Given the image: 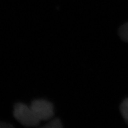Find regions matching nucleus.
I'll use <instances>...</instances> for the list:
<instances>
[{
	"label": "nucleus",
	"instance_id": "423d86ee",
	"mask_svg": "<svg viewBox=\"0 0 128 128\" xmlns=\"http://www.w3.org/2000/svg\"><path fill=\"white\" fill-rule=\"evenodd\" d=\"M13 126L8 124V123L0 121V128H12Z\"/></svg>",
	"mask_w": 128,
	"mask_h": 128
},
{
	"label": "nucleus",
	"instance_id": "f03ea898",
	"mask_svg": "<svg viewBox=\"0 0 128 128\" xmlns=\"http://www.w3.org/2000/svg\"><path fill=\"white\" fill-rule=\"evenodd\" d=\"M30 107L40 121L48 120L54 116V106L48 100L44 99L34 100L32 102Z\"/></svg>",
	"mask_w": 128,
	"mask_h": 128
},
{
	"label": "nucleus",
	"instance_id": "20e7f679",
	"mask_svg": "<svg viewBox=\"0 0 128 128\" xmlns=\"http://www.w3.org/2000/svg\"><path fill=\"white\" fill-rule=\"evenodd\" d=\"M119 36L123 40L128 43V23L123 24L119 30Z\"/></svg>",
	"mask_w": 128,
	"mask_h": 128
},
{
	"label": "nucleus",
	"instance_id": "7ed1b4c3",
	"mask_svg": "<svg viewBox=\"0 0 128 128\" xmlns=\"http://www.w3.org/2000/svg\"><path fill=\"white\" fill-rule=\"evenodd\" d=\"M120 110L124 121L128 124V98L123 101L120 106Z\"/></svg>",
	"mask_w": 128,
	"mask_h": 128
},
{
	"label": "nucleus",
	"instance_id": "39448f33",
	"mask_svg": "<svg viewBox=\"0 0 128 128\" xmlns=\"http://www.w3.org/2000/svg\"><path fill=\"white\" fill-rule=\"evenodd\" d=\"M44 128H61L63 127L61 122L59 119H55L49 122L48 124L43 126Z\"/></svg>",
	"mask_w": 128,
	"mask_h": 128
},
{
	"label": "nucleus",
	"instance_id": "f257e3e1",
	"mask_svg": "<svg viewBox=\"0 0 128 128\" xmlns=\"http://www.w3.org/2000/svg\"><path fill=\"white\" fill-rule=\"evenodd\" d=\"M13 115L18 122L28 127L38 126L40 122L31 108L24 103H18L14 105Z\"/></svg>",
	"mask_w": 128,
	"mask_h": 128
}]
</instances>
